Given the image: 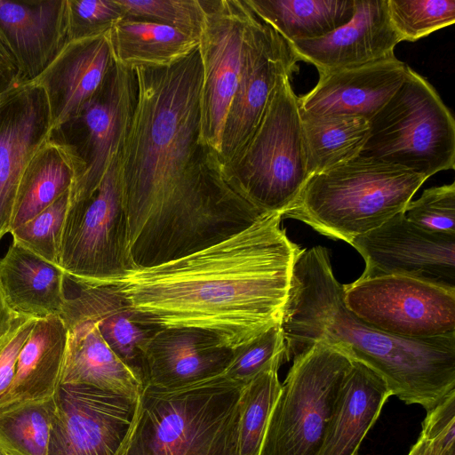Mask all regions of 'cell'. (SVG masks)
<instances>
[{
    "mask_svg": "<svg viewBox=\"0 0 455 455\" xmlns=\"http://www.w3.org/2000/svg\"><path fill=\"white\" fill-rule=\"evenodd\" d=\"M300 116L310 177L360 156L370 136V121L363 116Z\"/></svg>",
    "mask_w": 455,
    "mask_h": 455,
    "instance_id": "30",
    "label": "cell"
},
{
    "mask_svg": "<svg viewBox=\"0 0 455 455\" xmlns=\"http://www.w3.org/2000/svg\"><path fill=\"white\" fill-rule=\"evenodd\" d=\"M0 455H4L1 450H0Z\"/></svg>",
    "mask_w": 455,
    "mask_h": 455,
    "instance_id": "45",
    "label": "cell"
},
{
    "mask_svg": "<svg viewBox=\"0 0 455 455\" xmlns=\"http://www.w3.org/2000/svg\"><path fill=\"white\" fill-rule=\"evenodd\" d=\"M408 68L393 55L319 72L315 86L299 98L300 113L357 116L370 120L403 84Z\"/></svg>",
    "mask_w": 455,
    "mask_h": 455,
    "instance_id": "17",
    "label": "cell"
},
{
    "mask_svg": "<svg viewBox=\"0 0 455 455\" xmlns=\"http://www.w3.org/2000/svg\"><path fill=\"white\" fill-rule=\"evenodd\" d=\"M427 180L403 166L358 156L312 175L283 218L350 244L404 212Z\"/></svg>",
    "mask_w": 455,
    "mask_h": 455,
    "instance_id": "5",
    "label": "cell"
},
{
    "mask_svg": "<svg viewBox=\"0 0 455 455\" xmlns=\"http://www.w3.org/2000/svg\"><path fill=\"white\" fill-rule=\"evenodd\" d=\"M400 42L387 0H355L347 23L323 37L288 44L299 61L314 65L319 73L388 58Z\"/></svg>",
    "mask_w": 455,
    "mask_h": 455,
    "instance_id": "18",
    "label": "cell"
},
{
    "mask_svg": "<svg viewBox=\"0 0 455 455\" xmlns=\"http://www.w3.org/2000/svg\"><path fill=\"white\" fill-rule=\"evenodd\" d=\"M198 51L202 67L199 144L217 156L227 113L236 90L251 9L244 0L202 1Z\"/></svg>",
    "mask_w": 455,
    "mask_h": 455,
    "instance_id": "11",
    "label": "cell"
},
{
    "mask_svg": "<svg viewBox=\"0 0 455 455\" xmlns=\"http://www.w3.org/2000/svg\"><path fill=\"white\" fill-rule=\"evenodd\" d=\"M387 7L401 42L417 41L455 21V0H387Z\"/></svg>",
    "mask_w": 455,
    "mask_h": 455,
    "instance_id": "33",
    "label": "cell"
},
{
    "mask_svg": "<svg viewBox=\"0 0 455 455\" xmlns=\"http://www.w3.org/2000/svg\"><path fill=\"white\" fill-rule=\"evenodd\" d=\"M233 358L222 375L245 385L275 359H284L285 345L281 323L233 349Z\"/></svg>",
    "mask_w": 455,
    "mask_h": 455,
    "instance_id": "36",
    "label": "cell"
},
{
    "mask_svg": "<svg viewBox=\"0 0 455 455\" xmlns=\"http://www.w3.org/2000/svg\"><path fill=\"white\" fill-rule=\"evenodd\" d=\"M281 327L286 361L323 342L371 368L407 404L427 411L455 392V335L406 339L360 320L344 303L325 247L303 249L298 256Z\"/></svg>",
    "mask_w": 455,
    "mask_h": 455,
    "instance_id": "3",
    "label": "cell"
},
{
    "mask_svg": "<svg viewBox=\"0 0 455 455\" xmlns=\"http://www.w3.org/2000/svg\"><path fill=\"white\" fill-rule=\"evenodd\" d=\"M233 349L191 328H161L145 349V386L177 388L221 375Z\"/></svg>",
    "mask_w": 455,
    "mask_h": 455,
    "instance_id": "21",
    "label": "cell"
},
{
    "mask_svg": "<svg viewBox=\"0 0 455 455\" xmlns=\"http://www.w3.org/2000/svg\"><path fill=\"white\" fill-rule=\"evenodd\" d=\"M19 84L20 83L17 64L0 36V94Z\"/></svg>",
    "mask_w": 455,
    "mask_h": 455,
    "instance_id": "40",
    "label": "cell"
},
{
    "mask_svg": "<svg viewBox=\"0 0 455 455\" xmlns=\"http://www.w3.org/2000/svg\"><path fill=\"white\" fill-rule=\"evenodd\" d=\"M391 395L380 375L353 359L317 455H356Z\"/></svg>",
    "mask_w": 455,
    "mask_h": 455,
    "instance_id": "24",
    "label": "cell"
},
{
    "mask_svg": "<svg viewBox=\"0 0 455 455\" xmlns=\"http://www.w3.org/2000/svg\"><path fill=\"white\" fill-rule=\"evenodd\" d=\"M0 36L20 83L33 82L68 43L67 0H0Z\"/></svg>",
    "mask_w": 455,
    "mask_h": 455,
    "instance_id": "20",
    "label": "cell"
},
{
    "mask_svg": "<svg viewBox=\"0 0 455 455\" xmlns=\"http://www.w3.org/2000/svg\"><path fill=\"white\" fill-rule=\"evenodd\" d=\"M68 328L60 315L36 319L21 348L0 416L51 401L60 386Z\"/></svg>",
    "mask_w": 455,
    "mask_h": 455,
    "instance_id": "23",
    "label": "cell"
},
{
    "mask_svg": "<svg viewBox=\"0 0 455 455\" xmlns=\"http://www.w3.org/2000/svg\"><path fill=\"white\" fill-rule=\"evenodd\" d=\"M108 38L114 62L132 70L170 67L199 45V38L176 28L126 16L110 28Z\"/></svg>",
    "mask_w": 455,
    "mask_h": 455,
    "instance_id": "28",
    "label": "cell"
},
{
    "mask_svg": "<svg viewBox=\"0 0 455 455\" xmlns=\"http://www.w3.org/2000/svg\"><path fill=\"white\" fill-rule=\"evenodd\" d=\"M429 441L421 434L407 455H426Z\"/></svg>",
    "mask_w": 455,
    "mask_h": 455,
    "instance_id": "43",
    "label": "cell"
},
{
    "mask_svg": "<svg viewBox=\"0 0 455 455\" xmlns=\"http://www.w3.org/2000/svg\"><path fill=\"white\" fill-rule=\"evenodd\" d=\"M428 440L434 443L435 455H455V421L435 433Z\"/></svg>",
    "mask_w": 455,
    "mask_h": 455,
    "instance_id": "41",
    "label": "cell"
},
{
    "mask_svg": "<svg viewBox=\"0 0 455 455\" xmlns=\"http://www.w3.org/2000/svg\"><path fill=\"white\" fill-rule=\"evenodd\" d=\"M280 357L263 369L242 390L239 403V455H260L268 420L280 394Z\"/></svg>",
    "mask_w": 455,
    "mask_h": 455,
    "instance_id": "31",
    "label": "cell"
},
{
    "mask_svg": "<svg viewBox=\"0 0 455 455\" xmlns=\"http://www.w3.org/2000/svg\"><path fill=\"white\" fill-rule=\"evenodd\" d=\"M282 219L265 213L217 244L100 285L118 293L145 323L197 329L235 349L282 321L303 250L282 228Z\"/></svg>",
    "mask_w": 455,
    "mask_h": 455,
    "instance_id": "2",
    "label": "cell"
},
{
    "mask_svg": "<svg viewBox=\"0 0 455 455\" xmlns=\"http://www.w3.org/2000/svg\"><path fill=\"white\" fill-rule=\"evenodd\" d=\"M84 384L137 400L143 384L114 353L96 323L84 319L68 327L60 385Z\"/></svg>",
    "mask_w": 455,
    "mask_h": 455,
    "instance_id": "26",
    "label": "cell"
},
{
    "mask_svg": "<svg viewBox=\"0 0 455 455\" xmlns=\"http://www.w3.org/2000/svg\"><path fill=\"white\" fill-rule=\"evenodd\" d=\"M108 32L69 41L33 82L44 92L52 132L76 116L114 66Z\"/></svg>",
    "mask_w": 455,
    "mask_h": 455,
    "instance_id": "19",
    "label": "cell"
},
{
    "mask_svg": "<svg viewBox=\"0 0 455 455\" xmlns=\"http://www.w3.org/2000/svg\"><path fill=\"white\" fill-rule=\"evenodd\" d=\"M251 12L241 75L222 132L220 164L230 162L251 137L279 78L298 70L288 42Z\"/></svg>",
    "mask_w": 455,
    "mask_h": 455,
    "instance_id": "14",
    "label": "cell"
},
{
    "mask_svg": "<svg viewBox=\"0 0 455 455\" xmlns=\"http://www.w3.org/2000/svg\"><path fill=\"white\" fill-rule=\"evenodd\" d=\"M435 450L434 443L429 440V444H428V448H427V451L426 455H435Z\"/></svg>",
    "mask_w": 455,
    "mask_h": 455,
    "instance_id": "44",
    "label": "cell"
},
{
    "mask_svg": "<svg viewBox=\"0 0 455 455\" xmlns=\"http://www.w3.org/2000/svg\"><path fill=\"white\" fill-rule=\"evenodd\" d=\"M136 403L89 385H60L54 396L48 455H115Z\"/></svg>",
    "mask_w": 455,
    "mask_h": 455,
    "instance_id": "15",
    "label": "cell"
},
{
    "mask_svg": "<svg viewBox=\"0 0 455 455\" xmlns=\"http://www.w3.org/2000/svg\"><path fill=\"white\" fill-rule=\"evenodd\" d=\"M137 97L118 155L134 269L217 244L264 213L224 179L198 142L202 67L198 47L166 68H137Z\"/></svg>",
    "mask_w": 455,
    "mask_h": 455,
    "instance_id": "1",
    "label": "cell"
},
{
    "mask_svg": "<svg viewBox=\"0 0 455 455\" xmlns=\"http://www.w3.org/2000/svg\"><path fill=\"white\" fill-rule=\"evenodd\" d=\"M124 17L116 0H67L68 42L104 34Z\"/></svg>",
    "mask_w": 455,
    "mask_h": 455,
    "instance_id": "38",
    "label": "cell"
},
{
    "mask_svg": "<svg viewBox=\"0 0 455 455\" xmlns=\"http://www.w3.org/2000/svg\"><path fill=\"white\" fill-rule=\"evenodd\" d=\"M243 386L222 374L177 388L145 386L115 455H239Z\"/></svg>",
    "mask_w": 455,
    "mask_h": 455,
    "instance_id": "4",
    "label": "cell"
},
{
    "mask_svg": "<svg viewBox=\"0 0 455 455\" xmlns=\"http://www.w3.org/2000/svg\"><path fill=\"white\" fill-rule=\"evenodd\" d=\"M346 307L367 324L393 336L455 335V291L400 275L343 284Z\"/></svg>",
    "mask_w": 455,
    "mask_h": 455,
    "instance_id": "10",
    "label": "cell"
},
{
    "mask_svg": "<svg viewBox=\"0 0 455 455\" xmlns=\"http://www.w3.org/2000/svg\"><path fill=\"white\" fill-rule=\"evenodd\" d=\"M66 275L15 242L0 259V286L7 304L18 315L43 319L61 315L67 300Z\"/></svg>",
    "mask_w": 455,
    "mask_h": 455,
    "instance_id": "25",
    "label": "cell"
},
{
    "mask_svg": "<svg viewBox=\"0 0 455 455\" xmlns=\"http://www.w3.org/2000/svg\"><path fill=\"white\" fill-rule=\"evenodd\" d=\"M126 17L176 28L199 38L204 9L199 0H116Z\"/></svg>",
    "mask_w": 455,
    "mask_h": 455,
    "instance_id": "35",
    "label": "cell"
},
{
    "mask_svg": "<svg viewBox=\"0 0 455 455\" xmlns=\"http://www.w3.org/2000/svg\"><path fill=\"white\" fill-rule=\"evenodd\" d=\"M118 155L94 191L69 201L60 238L59 267L66 277L79 286L100 285L134 269L127 253V221Z\"/></svg>",
    "mask_w": 455,
    "mask_h": 455,
    "instance_id": "9",
    "label": "cell"
},
{
    "mask_svg": "<svg viewBox=\"0 0 455 455\" xmlns=\"http://www.w3.org/2000/svg\"><path fill=\"white\" fill-rule=\"evenodd\" d=\"M54 397L48 403L0 416L4 455H48Z\"/></svg>",
    "mask_w": 455,
    "mask_h": 455,
    "instance_id": "32",
    "label": "cell"
},
{
    "mask_svg": "<svg viewBox=\"0 0 455 455\" xmlns=\"http://www.w3.org/2000/svg\"><path fill=\"white\" fill-rule=\"evenodd\" d=\"M84 163L51 138L39 148L20 179L10 231L30 220L69 191L82 178Z\"/></svg>",
    "mask_w": 455,
    "mask_h": 455,
    "instance_id": "27",
    "label": "cell"
},
{
    "mask_svg": "<svg viewBox=\"0 0 455 455\" xmlns=\"http://www.w3.org/2000/svg\"><path fill=\"white\" fill-rule=\"evenodd\" d=\"M350 245L365 262L361 279L400 275L455 291V235L425 230L404 212Z\"/></svg>",
    "mask_w": 455,
    "mask_h": 455,
    "instance_id": "13",
    "label": "cell"
},
{
    "mask_svg": "<svg viewBox=\"0 0 455 455\" xmlns=\"http://www.w3.org/2000/svg\"><path fill=\"white\" fill-rule=\"evenodd\" d=\"M69 196L70 190L36 217L12 229L9 233L12 241L59 267L60 238Z\"/></svg>",
    "mask_w": 455,
    "mask_h": 455,
    "instance_id": "34",
    "label": "cell"
},
{
    "mask_svg": "<svg viewBox=\"0 0 455 455\" xmlns=\"http://www.w3.org/2000/svg\"><path fill=\"white\" fill-rule=\"evenodd\" d=\"M404 215L425 230L455 235V183L424 190L419 199L409 202Z\"/></svg>",
    "mask_w": 455,
    "mask_h": 455,
    "instance_id": "37",
    "label": "cell"
},
{
    "mask_svg": "<svg viewBox=\"0 0 455 455\" xmlns=\"http://www.w3.org/2000/svg\"><path fill=\"white\" fill-rule=\"evenodd\" d=\"M283 75L262 118L240 152L220 164L228 185L264 213L283 214L310 178L299 97Z\"/></svg>",
    "mask_w": 455,
    "mask_h": 455,
    "instance_id": "6",
    "label": "cell"
},
{
    "mask_svg": "<svg viewBox=\"0 0 455 455\" xmlns=\"http://www.w3.org/2000/svg\"><path fill=\"white\" fill-rule=\"evenodd\" d=\"M51 134L47 99L38 84H19L0 94V240L10 232L22 174Z\"/></svg>",
    "mask_w": 455,
    "mask_h": 455,
    "instance_id": "16",
    "label": "cell"
},
{
    "mask_svg": "<svg viewBox=\"0 0 455 455\" xmlns=\"http://www.w3.org/2000/svg\"><path fill=\"white\" fill-rule=\"evenodd\" d=\"M286 42L314 39L347 23L355 0H244Z\"/></svg>",
    "mask_w": 455,
    "mask_h": 455,
    "instance_id": "29",
    "label": "cell"
},
{
    "mask_svg": "<svg viewBox=\"0 0 455 455\" xmlns=\"http://www.w3.org/2000/svg\"><path fill=\"white\" fill-rule=\"evenodd\" d=\"M36 321L35 318L20 317L9 332L0 339V398L12 385L19 354Z\"/></svg>",
    "mask_w": 455,
    "mask_h": 455,
    "instance_id": "39",
    "label": "cell"
},
{
    "mask_svg": "<svg viewBox=\"0 0 455 455\" xmlns=\"http://www.w3.org/2000/svg\"><path fill=\"white\" fill-rule=\"evenodd\" d=\"M67 328L88 319L94 322L106 343L145 385V349L161 328L143 322L122 297L108 285L80 286L67 299L60 315Z\"/></svg>",
    "mask_w": 455,
    "mask_h": 455,
    "instance_id": "22",
    "label": "cell"
},
{
    "mask_svg": "<svg viewBox=\"0 0 455 455\" xmlns=\"http://www.w3.org/2000/svg\"><path fill=\"white\" fill-rule=\"evenodd\" d=\"M20 317L21 316L13 312L7 304L0 286V339L9 332Z\"/></svg>",
    "mask_w": 455,
    "mask_h": 455,
    "instance_id": "42",
    "label": "cell"
},
{
    "mask_svg": "<svg viewBox=\"0 0 455 455\" xmlns=\"http://www.w3.org/2000/svg\"><path fill=\"white\" fill-rule=\"evenodd\" d=\"M271 412L260 455H317L353 358L317 342L293 359Z\"/></svg>",
    "mask_w": 455,
    "mask_h": 455,
    "instance_id": "8",
    "label": "cell"
},
{
    "mask_svg": "<svg viewBox=\"0 0 455 455\" xmlns=\"http://www.w3.org/2000/svg\"><path fill=\"white\" fill-rule=\"evenodd\" d=\"M137 97L134 71L114 62L103 85L74 117L53 130L51 139L67 146L84 164L70 188V201L94 191L118 155Z\"/></svg>",
    "mask_w": 455,
    "mask_h": 455,
    "instance_id": "12",
    "label": "cell"
},
{
    "mask_svg": "<svg viewBox=\"0 0 455 455\" xmlns=\"http://www.w3.org/2000/svg\"><path fill=\"white\" fill-rule=\"evenodd\" d=\"M360 156L427 179L455 166V121L429 82L410 67L403 84L369 120Z\"/></svg>",
    "mask_w": 455,
    "mask_h": 455,
    "instance_id": "7",
    "label": "cell"
}]
</instances>
